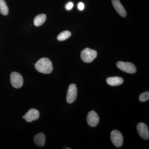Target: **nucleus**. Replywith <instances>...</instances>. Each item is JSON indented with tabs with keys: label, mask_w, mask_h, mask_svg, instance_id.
Here are the masks:
<instances>
[{
	"label": "nucleus",
	"mask_w": 149,
	"mask_h": 149,
	"mask_svg": "<svg viewBox=\"0 0 149 149\" xmlns=\"http://www.w3.org/2000/svg\"><path fill=\"white\" fill-rule=\"evenodd\" d=\"M139 100L142 102L147 101L149 99V92H146L142 93L139 96Z\"/></svg>",
	"instance_id": "16"
},
{
	"label": "nucleus",
	"mask_w": 149,
	"mask_h": 149,
	"mask_svg": "<svg viewBox=\"0 0 149 149\" xmlns=\"http://www.w3.org/2000/svg\"><path fill=\"white\" fill-rule=\"evenodd\" d=\"M116 66L120 70L127 73L133 74L136 71V67L131 63L118 61L116 63Z\"/></svg>",
	"instance_id": "3"
},
{
	"label": "nucleus",
	"mask_w": 149,
	"mask_h": 149,
	"mask_svg": "<svg viewBox=\"0 0 149 149\" xmlns=\"http://www.w3.org/2000/svg\"><path fill=\"white\" fill-rule=\"evenodd\" d=\"M47 18L46 15L44 14H41L35 17L34 20V24L35 26L39 27L42 25L44 22H45Z\"/></svg>",
	"instance_id": "13"
},
{
	"label": "nucleus",
	"mask_w": 149,
	"mask_h": 149,
	"mask_svg": "<svg viewBox=\"0 0 149 149\" xmlns=\"http://www.w3.org/2000/svg\"><path fill=\"white\" fill-rule=\"evenodd\" d=\"M10 83L15 88H21L23 84V79L22 75L16 72H12L10 76Z\"/></svg>",
	"instance_id": "4"
},
{
	"label": "nucleus",
	"mask_w": 149,
	"mask_h": 149,
	"mask_svg": "<svg viewBox=\"0 0 149 149\" xmlns=\"http://www.w3.org/2000/svg\"><path fill=\"white\" fill-rule=\"evenodd\" d=\"M35 66L37 71L44 74H49L53 69L52 61L47 58L40 59L35 63Z\"/></svg>",
	"instance_id": "1"
},
{
	"label": "nucleus",
	"mask_w": 149,
	"mask_h": 149,
	"mask_svg": "<svg viewBox=\"0 0 149 149\" xmlns=\"http://www.w3.org/2000/svg\"><path fill=\"white\" fill-rule=\"evenodd\" d=\"M77 90L74 84H70L68 87L66 96V101L68 103L72 104L77 98Z\"/></svg>",
	"instance_id": "5"
},
{
	"label": "nucleus",
	"mask_w": 149,
	"mask_h": 149,
	"mask_svg": "<svg viewBox=\"0 0 149 149\" xmlns=\"http://www.w3.org/2000/svg\"><path fill=\"white\" fill-rule=\"evenodd\" d=\"M97 56V52L96 51L87 48L82 51L80 58L84 62L89 63L93 62Z\"/></svg>",
	"instance_id": "2"
},
{
	"label": "nucleus",
	"mask_w": 149,
	"mask_h": 149,
	"mask_svg": "<svg viewBox=\"0 0 149 149\" xmlns=\"http://www.w3.org/2000/svg\"><path fill=\"white\" fill-rule=\"evenodd\" d=\"M40 117V112L35 109H31L24 116V118L27 122L37 120Z\"/></svg>",
	"instance_id": "9"
},
{
	"label": "nucleus",
	"mask_w": 149,
	"mask_h": 149,
	"mask_svg": "<svg viewBox=\"0 0 149 149\" xmlns=\"http://www.w3.org/2000/svg\"><path fill=\"white\" fill-rule=\"evenodd\" d=\"M87 120L88 125L92 127H96L99 122L98 115L95 111H91L88 113Z\"/></svg>",
	"instance_id": "8"
},
{
	"label": "nucleus",
	"mask_w": 149,
	"mask_h": 149,
	"mask_svg": "<svg viewBox=\"0 0 149 149\" xmlns=\"http://www.w3.org/2000/svg\"><path fill=\"white\" fill-rule=\"evenodd\" d=\"M8 8L4 0H0V13L4 15L8 14Z\"/></svg>",
	"instance_id": "14"
},
{
	"label": "nucleus",
	"mask_w": 149,
	"mask_h": 149,
	"mask_svg": "<svg viewBox=\"0 0 149 149\" xmlns=\"http://www.w3.org/2000/svg\"><path fill=\"white\" fill-rule=\"evenodd\" d=\"M78 9L80 10H83L85 8V5L84 3L82 2H80L78 3V6H77Z\"/></svg>",
	"instance_id": "17"
},
{
	"label": "nucleus",
	"mask_w": 149,
	"mask_h": 149,
	"mask_svg": "<svg viewBox=\"0 0 149 149\" xmlns=\"http://www.w3.org/2000/svg\"><path fill=\"white\" fill-rule=\"evenodd\" d=\"M34 141L38 147H43L45 143V134L42 133H38L34 137Z\"/></svg>",
	"instance_id": "12"
},
{
	"label": "nucleus",
	"mask_w": 149,
	"mask_h": 149,
	"mask_svg": "<svg viewBox=\"0 0 149 149\" xmlns=\"http://www.w3.org/2000/svg\"><path fill=\"white\" fill-rule=\"evenodd\" d=\"M71 32L69 31L65 30L60 33L57 37V39L58 41H63L67 40L71 36Z\"/></svg>",
	"instance_id": "15"
},
{
	"label": "nucleus",
	"mask_w": 149,
	"mask_h": 149,
	"mask_svg": "<svg viewBox=\"0 0 149 149\" xmlns=\"http://www.w3.org/2000/svg\"><path fill=\"white\" fill-rule=\"evenodd\" d=\"M106 82L111 86H117L121 85L123 83V80L121 77L115 76L107 78Z\"/></svg>",
	"instance_id": "11"
},
{
	"label": "nucleus",
	"mask_w": 149,
	"mask_h": 149,
	"mask_svg": "<svg viewBox=\"0 0 149 149\" xmlns=\"http://www.w3.org/2000/svg\"><path fill=\"white\" fill-rule=\"evenodd\" d=\"M22 118H24V116H22Z\"/></svg>",
	"instance_id": "20"
},
{
	"label": "nucleus",
	"mask_w": 149,
	"mask_h": 149,
	"mask_svg": "<svg viewBox=\"0 0 149 149\" xmlns=\"http://www.w3.org/2000/svg\"><path fill=\"white\" fill-rule=\"evenodd\" d=\"M137 130L141 137L146 140L149 139L148 128L144 123H140L137 125Z\"/></svg>",
	"instance_id": "7"
},
{
	"label": "nucleus",
	"mask_w": 149,
	"mask_h": 149,
	"mask_svg": "<svg viewBox=\"0 0 149 149\" xmlns=\"http://www.w3.org/2000/svg\"><path fill=\"white\" fill-rule=\"evenodd\" d=\"M113 7L118 13L122 17H125L127 15L126 11L121 4L119 0H111Z\"/></svg>",
	"instance_id": "10"
},
{
	"label": "nucleus",
	"mask_w": 149,
	"mask_h": 149,
	"mask_svg": "<svg viewBox=\"0 0 149 149\" xmlns=\"http://www.w3.org/2000/svg\"><path fill=\"white\" fill-rule=\"evenodd\" d=\"M111 139L113 144L116 147H120L123 144V137L122 134L118 130H115L111 133Z\"/></svg>",
	"instance_id": "6"
},
{
	"label": "nucleus",
	"mask_w": 149,
	"mask_h": 149,
	"mask_svg": "<svg viewBox=\"0 0 149 149\" xmlns=\"http://www.w3.org/2000/svg\"><path fill=\"white\" fill-rule=\"evenodd\" d=\"M73 6V3L72 2H70L68 3L66 6V8L68 10H70L72 8Z\"/></svg>",
	"instance_id": "18"
},
{
	"label": "nucleus",
	"mask_w": 149,
	"mask_h": 149,
	"mask_svg": "<svg viewBox=\"0 0 149 149\" xmlns=\"http://www.w3.org/2000/svg\"><path fill=\"white\" fill-rule=\"evenodd\" d=\"M67 149H71V148H66Z\"/></svg>",
	"instance_id": "19"
}]
</instances>
